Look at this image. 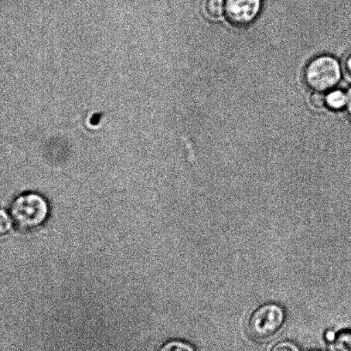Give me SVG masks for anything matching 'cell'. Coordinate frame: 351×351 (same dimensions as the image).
<instances>
[{
  "label": "cell",
  "mask_w": 351,
  "mask_h": 351,
  "mask_svg": "<svg viewBox=\"0 0 351 351\" xmlns=\"http://www.w3.org/2000/svg\"><path fill=\"white\" fill-rule=\"evenodd\" d=\"M50 206L43 195L27 193L19 196L11 206L13 223L20 230L32 231L42 227L49 217Z\"/></svg>",
  "instance_id": "1"
},
{
  "label": "cell",
  "mask_w": 351,
  "mask_h": 351,
  "mask_svg": "<svg viewBox=\"0 0 351 351\" xmlns=\"http://www.w3.org/2000/svg\"><path fill=\"white\" fill-rule=\"evenodd\" d=\"M286 322V313L275 303L258 306L247 320V330L254 339L265 341L274 337Z\"/></svg>",
  "instance_id": "2"
},
{
  "label": "cell",
  "mask_w": 351,
  "mask_h": 351,
  "mask_svg": "<svg viewBox=\"0 0 351 351\" xmlns=\"http://www.w3.org/2000/svg\"><path fill=\"white\" fill-rule=\"evenodd\" d=\"M341 66L335 58L322 56L310 61L304 71V80L311 90H332L341 80Z\"/></svg>",
  "instance_id": "3"
},
{
  "label": "cell",
  "mask_w": 351,
  "mask_h": 351,
  "mask_svg": "<svg viewBox=\"0 0 351 351\" xmlns=\"http://www.w3.org/2000/svg\"><path fill=\"white\" fill-rule=\"evenodd\" d=\"M262 9V0H225V14L232 25L243 27L256 20Z\"/></svg>",
  "instance_id": "4"
},
{
  "label": "cell",
  "mask_w": 351,
  "mask_h": 351,
  "mask_svg": "<svg viewBox=\"0 0 351 351\" xmlns=\"http://www.w3.org/2000/svg\"><path fill=\"white\" fill-rule=\"evenodd\" d=\"M329 351H351V330H341L328 343Z\"/></svg>",
  "instance_id": "5"
},
{
  "label": "cell",
  "mask_w": 351,
  "mask_h": 351,
  "mask_svg": "<svg viewBox=\"0 0 351 351\" xmlns=\"http://www.w3.org/2000/svg\"><path fill=\"white\" fill-rule=\"evenodd\" d=\"M326 104L332 110H340L346 107L347 94L340 90H330L326 95Z\"/></svg>",
  "instance_id": "6"
},
{
  "label": "cell",
  "mask_w": 351,
  "mask_h": 351,
  "mask_svg": "<svg viewBox=\"0 0 351 351\" xmlns=\"http://www.w3.org/2000/svg\"><path fill=\"white\" fill-rule=\"evenodd\" d=\"M206 10L211 19H220L225 13V0H207Z\"/></svg>",
  "instance_id": "7"
},
{
  "label": "cell",
  "mask_w": 351,
  "mask_h": 351,
  "mask_svg": "<svg viewBox=\"0 0 351 351\" xmlns=\"http://www.w3.org/2000/svg\"><path fill=\"white\" fill-rule=\"evenodd\" d=\"M159 351H195L192 344L182 340H171L163 344Z\"/></svg>",
  "instance_id": "8"
},
{
  "label": "cell",
  "mask_w": 351,
  "mask_h": 351,
  "mask_svg": "<svg viewBox=\"0 0 351 351\" xmlns=\"http://www.w3.org/2000/svg\"><path fill=\"white\" fill-rule=\"evenodd\" d=\"M12 217L4 210L0 209V241L8 236L12 226Z\"/></svg>",
  "instance_id": "9"
},
{
  "label": "cell",
  "mask_w": 351,
  "mask_h": 351,
  "mask_svg": "<svg viewBox=\"0 0 351 351\" xmlns=\"http://www.w3.org/2000/svg\"><path fill=\"white\" fill-rule=\"evenodd\" d=\"M267 351H301L299 346L291 341H279L269 348Z\"/></svg>",
  "instance_id": "10"
},
{
  "label": "cell",
  "mask_w": 351,
  "mask_h": 351,
  "mask_svg": "<svg viewBox=\"0 0 351 351\" xmlns=\"http://www.w3.org/2000/svg\"><path fill=\"white\" fill-rule=\"evenodd\" d=\"M310 102L315 108L322 109L325 108L326 106V95H323L322 92L315 91V93H313L310 97Z\"/></svg>",
  "instance_id": "11"
},
{
  "label": "cell",
  "mask_w": 351,
  "mask_h": 351,
  "mask_svg": "<svg viewBox=\"0 0 351 351\" xmlns=\"http://www.w3.org/2000/svg\"><path fill=\"white\" fill-rule=\"evenodd\" d=\"M346 108L348 112H349V114L351 116V88H350L347 93Z\"/></svg>",
  "instance_id": "12"
},
{
  "label": "cell",
  "mask_w": 351,
  "mask_h": 351,
  "mask_svg": "<svg viewBox=\"0 0 351 351\" xmlns=\"http://www.w3.org/2000/svg\"><path fill=\"white\" fill-rule=\"evenodd\" d=\"M335 332H333V330H328V332H326L325 334V339L326 340L327 343H330V341H332L334 339V337H335Z\"/></svg>",
  "instance_id": "13"
},
{
  "label": "cell",
  "mask_w": 351,
  "mask_h": 351,
  "mask_svg": "<svg viewBox=\"0 0 351 351\" xmlns=\"http://www.w3.org/2000/svg\"><path fill=\"white\" fill-rule=\"evenodd\" d=\"M346 68L348 74L350 75L351 77V56L347 58V60L346 61Z\"/></svg>",
  "instance_id": "14"
}]
</instances>
